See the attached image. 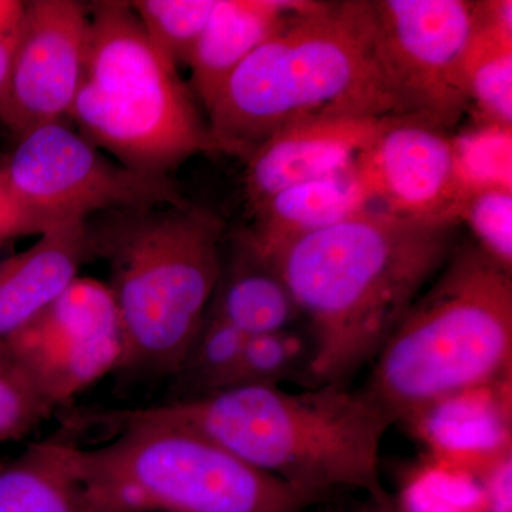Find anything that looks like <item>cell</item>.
Segmentation results:
<instances>
[{
  "mask_svg": "<svg viewBox=\"0 0 512 512\" xmlns=\"http://www.w3.org/2000/svg\"><path fill=\"white\" fill-rule=\"evenodd\" d=\"M29 235H42L39 227L30 220L0 178V248L13 239L29 237Z\"/></svg>",
  "mask_w": 512,
  "mask_h": 512,
  "instance_id": "83f0119b",
  "label": "cell"
},
{
  "mask_svg": "<svg viewBox=\"0 0 512 512\" xmlns=\"http://www.w3.org/2000/svg\"><path fill=\"white\" fill-rule=\"evenodd\" d=\"M312 343L309 335L288 328L248 336L229 387L281 386L289 380L308 383Z\"/></svg>",
  "mask_w": 512,
  "mask_h": 512,
  "instance_id": "7402d4cb",
  "label": "cell"
},
{
  "mask_svg": "<svg viewBox=\"0 0 512 512\" xmlns=\"http://www.w3.org/2000/svg\"><path fill=\"white\" fill-rule=\"evenodd\" d=\"M56 410L0 349V444L29 437Z\"/></svg>",
  "mask_w": 512,
  "mask_h": 512,
  "instance_id": "4316f807",
  "label": "cell"
},
{
  "mask_svg": "<svg viewBox=\"0 0 512 512\" xmlns=\"http://www.w3.org/2000/svg\"><path fill=\"white\" fill-rule=\"evenodd\" d=\"M315 5V0H217L188 62L192 89L205 109L256 47Z\"/></svg>",
  "mask_w": 512,
  "mask_h": 512,
  "instance_id": "9a60e30c",
  "label": "cell"
},
{
  "mask_svg": "<svg viewBox=\"0 0 512 512\" xmlns=\"http://www.w3.org/2000/svg\"><path fill=\"white\" fill-rule=\"evenodd\" d=\"M217 0L130 2L151 42L175 67L188 66Z\"/></svg>",
  "mask_w": 512,
  "mask_h": 512,
  "instance_id": "603a6c76",
  "label": "cell"
},
{
  "mask_svg": "<svg viewBox=\"0 0 512 512\" xmlns=\"http://www.w3.org/2000/svg\"><path fill=\"white\" fill-rule=\"evenodd\" d=\"M355 168L373 207L409 220L460 224L467 185L444 130L420 120H394Z\"/></svg>",
  "mask_w": 512,
  "mask_h": 512,
  "instance_id": "7c38bea8",
  "label": "cell"
},
{
  "mask_svg": "<svg viewBox=\"0 0 512 512\" xmlns=\"http://www.w3.org/2000/svg\"><path fill=\"white\" fill-rule=\"evenodd\" d=\"M104 440L57 439L80 512H305L313 504L187 431L128 427Z\"/></svg>",
  "mask_w": 512,
  "mask_h": 512,
  "instance_id": "52a82bcc",
  "label": "cell"
},
{
  "mask_svg": "<svg viewBox=\"0 0 512 512\" xmlns=\"http://www.w3.org/2000/svg\"><path fill=\"white\" fill-rule=\"evenodd\" d=\"M511 272L480 248L453 254L373 360L363 390L394 420L510 379Z\"/></svg>",
  "mask_w": 512,
  "mask_h": 512,
  "instance_id": "5b68a950",
  "label": "cell"
},
{
  "mask_svg": "<svg viewBox=\"0 0 512 512\" xmlns=\"http://www.w3.org/2000/svg\"><path fill=\"white\" fill-rule=\"evenodd\" d=\"M18 36V35H16ZM15 37L3 39L0 37V101L5 96L6 86H8L10 66H12L13 49H15Z\"/></svg>",
  "mask_w": 512,
  "mask_h": 512,
  "instance_id": "4dcf8cb0",
  "label": "cell"
},
{
  "mask_svg": "<svg viewBox=\"0 0 512 512\" xmlns=\"http://www.w3.org/2000/svg\"><path fill=\"white\" fill-rule=\"evenodd\" d=\"M457 227L372 207L266 252L248 244L281 276L308 320V387L348 384L376 359L453 254Z\"/></svg>",
  "mask_w": 512,
  "mask_h": 512,
  "instance_id": "7a4b0ae2",
  "label": "cell"
},
{
  "mask_svg": "<svg viewBox=\"0 0 512 512\" xmlns=\"http://www.w3.org/2000/svg\"><path fill=\"white\" fill-rule=\"evenodd\" d=\"M89 9L73 0L26 2L0 101V121L16 138L69 117L83 82Z\"/></svg>",
  "mask_w": 512,
  "mask_h": 512,
  "instance_id": "8fae6325",
  "label": "cell"
},
{
  "mask_svg": "<svg viewBox=\"0 0 512 512\" xmlns=\"http://www.w3.org/2000/svg\"><path fill=\"white\" fill-rule=\"evenodd\" d=\"M87 231L90 256L109 268L123 330L116 375L168 382L217 288L224 224L187 202L106 212Z\"/></svg>",
  "mask_w": 512,
  "mask_h": 512,
  "instance_id": "277c9868",
  "label": "cell"
},
{
  "mask_svg": "<svg viewBox=\"0 0 512 512\" xmlns=\"http://www.w3.org/2000/svg\"><path fill=\"white\" fill-rule=\"evenodd\" d=\"M468 107L481 124L512 126V36L483 26L478 30L466 63Z\"/></svg>",
  "mask_w": 512,
  "mask_h": 512,
  "instance_id": "44dd1931",
  "label": "cell"
},
{
  "mask_svg": "<svg viewBox=\"0 0 512 512\" xmlns=\"http://www.w3.org/2000/svg\"><path fill=\"white\" fill-rule=\"evenodd\" d=\"M247 338L234 326L207 313L177 372L168 380V400L192 399L228 389Z\"/></svg>",
  "mask_w": 512,
  "mask_h": 512,
  "instance_id": "ffe728a7",
  "label": "cell"
},
{
  "mask_svg": "<svg viewBox=\"0 0 512 512\" xmlns=\"http://www.w3.org/2000/svg\"><path fill=\"white\" fill-rule=\"evenodd\" d=\"M207 313L247 336L292 328L301 316L281 276L242 235L232 258L222 261Z\"/></svg>",
  "mask_w": 512,
  "mask_h": 512,
  "instance_id": "ac0fdd59",
  "label": "cell"
},
{
  "mask_svg": "<svg viewBox=\"0 0 512 512\" xmlns=\"http://www.w3.org/2000/svg\"><path fill=\"white\" fill-rule=\"evenodd\" d=\"M90 256L84 224L40 235L32 247L0 264V339L8 338L55 301Z\"/></svg>",
  "mask_w": 512,
  "mask_h": 512,
  "instance_id": "2e32d148",
  "label": "cell"
},
{
  "mask_svg": "<svg viewBox=\"0 0 512 512\" xmlns=\"http://www.w3.org/2000/svg\"><path fill=\"white\" fill-rule=\"evenodd\" d=\"M396 500L402 512H487L480 478L437 461L417 470Z\"/></svg>",
  "mask_w": 512,
  "mask_h": 512,
  "instance_id": "cb8c5ba5",
  "label": "cell"
},
{
  "mask_svg": "<svg viewBox=\"0 0 512 512\" xmlns=\"http://www.w3.org/2000/svg\"><path fill=\"white\" fill-rule=\"evenodd\" d=\"M123 330L106 282L76 279L0 349L20 367L53 409L109 375L123 357Z\"/></svg>",
  "mask_w": 512,
  "mask_h": 512,
  "instance_id": "30bf717a",
  "label": "cell"
},
{
  "mask_svg": "<svg viewBox=\"0 0 512 512\" xmlns=\"http://www.w3.org/2000/svg\"><path fill=\"white\" fill-rule=\"evenodd\" d=\"M83 82L69 117L99 150L137 173L165 177L214 153L177 67L151 42L128 2L94 3Z\"/></svg>",
  "mask_w": 512,
  "mask_h": 512,
  "instance_id": "8992f818",
  "label": "cell"
},
{
  "mask_svg": "<svg viewBox=\"0 0 512 512\" xmlns=\"http://www.w3.org/2000/svg\"><path fill=\"white\" fill-rule=\"evenodd\" d=\"M458 221L466 222L477 247L498 265L512 268V190L478 187L467 190Z\"/></svg>",
  "mask_w": 512,
  "mask_h": 512,
  "instance_id": "d4e9b609",
  "label": "cell"
},
{
  "mask_svg": "<svg viewBox=\"0 0 512 512\" xmlns=\"http://www.w3.org/2000/svg\"><path fill=\"white\" fill-rule=\"evenodd\" d=\"M0 178L40 232L84 224L96 212L136 210L187 201L167 177L137 173L107 160L64 121L18 138Z\"/></svg>",
  "mask_w": 512,
  "mask_h": 512,
  "instance_id": "ba28073f",
  "label": "cell"
},
{
  "mask_svg": "<svg viewBox=\"0 0 512 512\" xmlns=\"http://www.w3.org/2000/svg\"><path fill=\"white\" fill-rule=\"evenodd\" d=\"M480 481L487 497V512H511V456L491 467Z\"/></svg>",
  "mask_w": 512,
  "mask_h": 512,
  "instance_id": "f1b7e54d",
  "label": "cell"
},
{
  "mask_svg": "<svg viewBox=\"0 0 512 512\" xmlns=\"http://www.w3.org/2000/svg\"><path fill=\"white\" fill-rule=\"evenodd\" d=\"M377 55L412 119L446 131L468 109L477 2L367 0Z\"/></svg>",
  "mask_w": 512,
  "mask_h": 512,
  "instance_id": "9c48e42d",
  "label": "cell"
},
{
  "mask_svg": "<svg viewBox=\"0 0 512 512\" xmlns=\"http://www.w3.org/2000/svg\"><path fill=\"white\" fill-rule=\"evenodd\" d=\"M207 111L214 153L244 160L303 120L412 119L377 55L367 0L316 2L256 47Z\"/></svg>",
  "mask_w": 512,
  "mask_h": 512,
  "instance_id": "3957f363",
  "label": "cell"
},
{
  "mask_svg": "<svg viewBox=\"0 0 512 512\" xmlns=\"http://www.w3.org/2000/svg\"><path fill=\"white\" fill-rule=\"evenodd\" d=\"M394 120L330 116L281 128L248 157L245 192L249 207L254 210L291 185L349 170Z\"/></svg>",
  "mask_w": 512,
  "mask_h": 512,
  "instance_id": "4fadbf2b",
  "label": "cell"
},
{
  "mask_svg": "<svg viewBox=\"0 0 512 512\" xmlns=\"http://www.w3.org/2000/svg\"><path fill=\"white\" fill-rule=\"evenodd\" d=\"M87 420L106 437L128 427L187 431L284 481L313 504L336 490L365 491L369 498L389 494L380 450L396 420L363 387H229L148 406L92 407Z\"/></svg>",
  "mask_w": 512,
  "mask_h": 512,
  "instance_id": "6da1fadb",
  "label": "cell"
},
{
  "mask_svg": "<svg viewBox=\"0 0 512 512\" xmlns=\"http://www.w3.org/2000/svg\"><path fill=\"white\" fill-rule=\"evenodd\" d=\"M26 2L20 0H0V37L8 39L18 35Z\"/></svg>",
  "mask_w": 512,
  "mask_h": 512,
  "instance_id": "f546056e",
  "label": "cell"
},
{
  "mask_svg": "<svg viewBox=\"0 0 512 512\" xmlns=\"http://www.w3.org/2000/svg\"><path fill=\"white\" fill-rule=\"evenodd\" d=\"M0 512H80L57 440L30 443L12 460L0 458Z\"/></svg>",
  "mask_w": 512,
  "mask_h": 512,
  "instance_id": "d6986e66",
  "label": "cell"
},
{
  "mask_svg": "<svg viewBox=\"0 0 512 512\" xmlns=\"http://www.w3.org/2000/svg\"><path fill=\"white\" fill-rule=\"evenodd\" d=\"M453 143L467 190L511 188V128L481 124Z\"/></svg>",
  "mask_w": 512,
  "mask_h": 512,
  "instance_id": "484cf974",
  "label": "cell"
},
{
  "mask_svg": "<svg viewBox=\"0 0 512 512\" xmlns=\"http://www.w3.org/2000/svg\"><path fill=\"white\" fill-rule=\"evenodd\" d=\"M355 165L342 173L284 188L255 207V224L242 234L256 252H266L372 208Z\"/></svg>",
  "mask_w": 512,
  "mask_h": 512,
  "instance_id": "e0dca14e",
  "label": "cell"
},
{
  "mask_svg": "<svg viewBox=\"0 0 512 512\" xmlns=\"http://www.w3.org/2000/svg\"><path fill=\"white\" fill-rule=\"evenodd\" d=\"M510 380L431 404L409 423L434 461L480 478L511 456Z\"/></svg>",
  "mask_w": 512,
  "mask_h": 512,
  "instance_id": "5bb4252c",
  "label": "cell"
},
{
  "mask_svg": "<svg viewBox=\"0 0 512 512\" xmlns=\"http://www.w3.org/2000/svg\"><path fill=\"white\" fill-rule=\"evenodd\" d=\"M356 512H402L400 511L399 504L396 498L387 494L382 498H369L367 504L363 505L360 510Z\"/></svg>",
  "mask_w": 512,
  "mask_h": 512,
  "instance_id": "1f68e13d",
  "label": "cell"
}]
</instances>
